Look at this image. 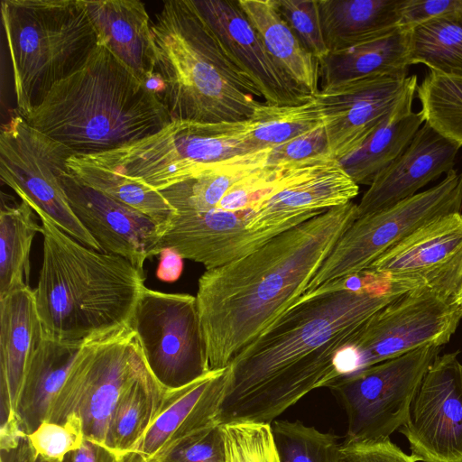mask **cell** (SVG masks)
Segmentation results:
<instances>
[{
	"label": "cell",
	"mask_w": 462,
	"mask_h": 462,
	"mask_svg": "<svg viewBox=\"0 0 462 462\" xmlns=\"http://www.w3.org/2000/svg\"><path fill=\"white\" fill-rule=\"evenodd\" d=\"M403 293L363 271L303 294L229 364L218 423L271 424L310 392L326 387L339 377L337 351Z\"/></svg>",
	"instance_id": "obj_1"
},
{
	"label": "cell",
	"mask_w": 462,
	"mask_h": 462,
	"mask_svg": "<svg viewBox=\"0 0 462 462\" xmlns=\"http://www.w3.org/2000/svg\"><path fill=\"white\" fill-rule=\"evenodd\" d=\"M357 204L335 207L257 250L206 270L196 295L210 370L231 361L305 292Z\"/></svg>",
	"instance_id": "obj_2"
},
{
	"label": "cell",
	"mask_w": 462,
	"mask_h": 462,
	"mask_svg": "<svg viewBox=\"0 0 462 462\" xmlns=\"http://www.w3.org/2000/svg\"><path fill=\"white\" fill-rule=\"evenodd\" d=\"M22 116L74 155L118 148L171 121L160 97L102 44Z\"/></svg>",
	"instance_id": "obj_3"
},
{
	"label": "cell",
	"mask_w": 462,
	"mask_h": 462,
	"mask_svg": "<svg viewBox=\"0 0 462 462\" xmlns=\"http://www.w3.org/2000/svg\"><path fill=\"white\" fill-rule=\"evenodd\" d=\"M33 210L43 238L33 290L43 337L82 345L128 326L145 287L143 273L122 256L84 245Z\"/></svg>",
	"instance_id": "obj_4"
},
{
	"label": "cell",
	"mask_w": 462,
	"mask_h": 462,
	"mask_svg": "<svg viewBox=\"0 0 462 462\" xmlns=\"http://www.w3.org/2000/svg\"><path fill=\"white\" fill-rule=\"evenodd\" d=\"M154 71L171 120L248 119L262 98L222 50L192 0L163 3L152 23Z\"/></svg>",
	"instance_id": "obj_5"
},
{
	"label": "cell",
	"mask_w": 462,
	"mask_h": 462,
	"mask_svg": "<svg viewBox=\"0 0 462 462\" xmlns=\"http://www.w3.org/2000/svg\"><path fill=\"white\" fill-rule=\"evenodd\" d=\"M1 14L23 116L84 63L98 37L83 0H4Z\"/></svg>",
	"instance_id": "obj_6"
},
{
	"label": "cell",
	"mask_w": 462,
	"mask_h": 462,
	"mask_svg": "<svg viewBox=\"0 0 462 462\" xmlns=\"http://www.w3.org/2000/svg\"><path fill=\"white\" fill-rule=\"evenodd\" d=\"M246 120L204 123L171 120L147 137L93 155H76L161 191L205 165L250 152Z\"/></svg>",
	"instance_id": "obj_7"
},
{
	"label": "cell",
	"mask_w": 462,
	"mask_h": 462,
	"mask_svg": "<svg viewBox=\"0 0 462 462\" xmlns=\"http://www.w3.org/2000/svg\"><path fill=\"white\" fill-rule=\"evenodd\" d=\"M148 371L135 334L128 326L85 342L45 420L62 423L75 413L82 421L85 439L106 448L109 423L118 402Z\"/></svg>",
	"instance_id": "obj_8"
},
{
	"label": "cell",
	"mask_w": 462,
	"mask_h": 462,
	"mask_svg": "<svg viewBox=\"0 0 462 462\" xmlns=\"http://www.w3.org/2000/svg\"><path fill=\"white\" fill-rule=\"evenodd\" d=\"M462 311L453 298L429 289L409 291L372 315L337 351L339 376L427 346H442Z\"/></svg>",
	"instance_id": "obj_9"
},
{
	"label": "cell",
	"mask_w": 462,
	"mask_h": 462,
	"mask_svg": "<svg viewBox=\"0 0 462 462\" xmlns=\"http://www.w3.org/2000/svg\"><path fill=\"white\" fill-rule=\"evenodd\" d=\"M462 210V173L455 169L435 186L382 210L357 217L339 237L304 294L365 271L430 221Z\"/></svg>",
	"instance_id": "obj_10"
},
{
	"label": "cell",
	"mask_w": 462,
	"mask_h": 462,
	"mask_svg": "<svg viewBox=\"0 0 462 462\" xmlns=\"http://www.w3.org/2000/svg\"><path fill=\"white\" fill-rule=\"evenodd\" d=\"M441 348L423 346L330 382L326 387L347 417L344 441L384 440L400 429L417 388Z\"/></svg>",
	"instance_id": "obj_11"
},
{
	"label": "cell",
	"mask_w": 462,
	"mask_h": 462,
	"mask_svg": "<svg viewBox=\"0 0 462 462\" xmlns=\"http://www.w3.org/2000/svg\"><path fill=\"white\" fill-rule=\"evenodd\" d=\"M128 327L164 388L185 386L211 371L195 296L144 287Z\"/></svg>",
	"instance_id": "obj_12"
},
{
	"label": "cell",
	"mask_w": 462,
	"mask_h": 462,
	"mask_svg": "<svg viewBox=\"0 0 462 462\" xmlns=\"http://www.w3.org/2000/svg\"><path fill=\"white\" fill-rule=\"evenodd\" d=\"M73 152L32 127L19 114L2 125L0 176L32 209L42 211L59 228L84 245L101 251L69 207L60 185Z\"/></svg>",
	"instance_id": "obj_13"
},
{
	"label": "cell",
	"mask_w": 462,
	"mask_h": 462,
	"mask_svg": "<svg viewBox=\"0 0 462 462\" xmlns=\"http://www.w3.org/2000/svg\"><path fill=\"white\" fill-rule=\"evenodd\" d=\"M457 355L436 357L399 429L416 461L462 462V365Z\"/></svg>",
	"instance_id": "obj_14"
},
{
	"label": "cell",
	"mask_w": 462,
	"mask_h": 462,
	"mask_svg": "<svg viewBox=\"0 0 462 462\" xmlns=\"http://www.w3.org/2000/svg\"><path fill=\"white\" fill-rule=\"evenodd\" d=\"M365 271L405 292L429 289L454 298L462 285V213L440 216L423 225Z\"/></svg>",
	"instance_id": "obj_15"
},
{
	"label": "cell",
	"mask_w": 462,
	"mask_h": 462,
	"mask_svg": "<svg viewBox=\"0 0 462 462\" xmlns=\"http://www.w3.org/2000/svg\"><path fill=\"white\" fill-rule=\"evenodd\" d=\"M359 186L329 156L291 166L263 201L255 224L267 239L351 202Z\"/></svg>",
	"instance_id": "obj_16"
},
{
	"label": "cell",
	"mask_w": 462,
	"mask_h": 462,
	"mask_svg": "<svg viewBox=\"0 0 462 462\" xmlns=\"http://www.w3.org/2000/svg\"><path fill=\"white\" fill-rule=\"evenodd\" d=\"M224 52L264 103L302 104L311 98L274 61L237 0H192Z\"/></svg>",
	"instance_id": "obj_17"
},
{
	"label": "cell",
	"mask_w": 462,
	"mask_h": 462,
	"mask_svg": "<svg viewBox=\"0 0 462 462\" xmlns=\"http://www.w3.org/2000/svg\"><path fill=\"white\" fill-rule=\"evenodd\" d=\"M408 80L409 76L370 77L312 96L323 116L330 157L339 162L359 149L398 103Z\"/></svg>",
	"instance_id": "obj_18"
},
{
	"label": "cell",
	"mask_w": 462,
	"mask_h": 462,
	"mask_svg": "<svg viewBox=\"0 0 462 462\" xmlns=\"http://www.w3.org/2000/svg\"><path fill=\"white\" fill-rule=\"evenodd\" d=\"M75 216L104 253L124 257L142 273L155 256L162 236L159 226L144 214L87 185L69 168L60 178Z\"/></svg>",
	"instance_id": "obj_19"
},
{
	"label": "cell",
	"mask_w": 462,
	"mask_h": 462,
	"mask_svg": "<svg viewBox=\"0 0 462 462\" xmlns=\"http://www.w3.org/2000/svg\"><path fill=\"white\" fill-rule=\"evenodd\" d=\"M228 374V366L211 370L185 386L167 389L151 426L129 454L160 462L187 439L218 423Z\"/></svg>",
	"instance_id": "obj_20"
},
{
	"label": "cell",
	"mask_w": 462,
	"mask_h": 462,
	"mask_svg": "<svg viewBox=\"0 0 462 462\" xmlns=\"http://www.w3.org/2000/svg\"><path fill=\"white\" fill-rule=\"evenodd\" d=\"M459 146L424 123L406 149L374 180L357 204V217L391 207L454 169Z\"/></svg>",
	"instance_id": "obj_21"
},
{
	"label": "cell",
	"mask_w": 462,
	"mask_h": 462,
	"mask_svg": "<svg viewBox=\"0 0 462 462\" xmlns=\"http://www.w3.org/2000/svg\"><path fill=\"white\" fill-rule=\"evenodd\" d=\"M42 338V327L31 287L0 299L1 424L18 421L16 406L20 389Z\"/></svg>",
	"instance_id": "obj_22"
},
{
	"label": "cell",
	"mask_w": 462,
	"mask_h": 462,
	"mask_svg": "<svg viewBox=\"0 0 462 462\" xmlns=\"http://www.w3.org/2000/svg\"><path fill=\"white\" fill-rule=\"evenodd\" d=\"M98 44L112 51L143 82L154 72L152 23L138 0H83Z\"/></svg>",
	"instance_id": "obj_23"
},
{
	"label": "cell",
	"mask_w": 462,
	"mask_h": 462,
	"mask_svg": "<svg viewBox=\"0 0 462 462\" xmlns=\"http://www.w3.org/2000/svg\"><path fill=\"white\" fill-rule=\"evenodd\" d=\"M417 86V76H409L403 94L389 115L359 149L339 161L358 186H370L375 177L406 149L425 123L422 111L412 110Z\"/></svg>",
	"instance_id": "obj_24"
},
{
	"label": "cell",
	"mask_w": 462,
	"mask_h": 462,
	"mask_svg": "<svg viewBox=\"0 0 462 462\" xmlns=\"http://www.w3.org/2000/svg\"><path fill=\"white\" fill-rule=\"evenodd\" d=\"M320 88L351 80L388 76L408 77L409 26L365 43L337 51H329L319 60Z\"/></svg>",
	"instance_id": "obj_25"
},
{
	"label": "cell",
	"mask_w": 462,
	"mask_h": 462,
	"mask_svg": "<svg viewBox=\"0 0 462 462\" xmlns=\"http://www.w3.org/2000/svg\"><path fill=\"white\" fill-rule=\"evenodd\" d=\"M403 1L319 0L328 52L365 43L399 27Z\"/></svg>",
	"instance_id": "obj_26"
},
{
	"label": "cell",
	"mask_w": 462,
	"mask_h": 462,
	"mask_svg": "<svg viewBox=\"0 0 462 462\" xmlns=\"http://www.w3.org/2000/svg\"><path fill=\"white\" fill-rule=\"evenodd\" d=\"M82 345L42 339L25 372L16 418L25 435L46 420L51 402L62 386Z\"/></svg>",
	"instance_id": "obj_27"
},
{
	"label": "cell",
	"mask_w": 462,
	"mask_h": 462,
	"mask_svg": "<svg viewBox=\"0 0 462 462\" xmlns=\"http://www.w3.org/2000/svg\"><path fill=\"white\" fill-rule=\"evenodd\" d=\"M267 51L288 76L310 96L319 91V60L300 42L281 16L274 0H237Z\"/></svg>",
	"instance_id": "obj_28"
},
{
	"label": "cell",
	"mask_w": 462,
	"mask_h": 462,
	"mask_svg": "<svg viewBox=\"0 0 462 462\" xmlns=\"http://www.w3.org/2000/svg\"><path fill=\"white\" fill-rule=\"evenodd\" d=\"M269 150L248 152L207 164L191 177L160 192L175 212L207 211L236 181L265 166Z\"/></svg>",
	"instance_id": "obj_29"
},
{
	"label": "cell",
	"mask_w": 462,
	"mask_h": 462,
	"mask_svg": "<svg viewBox=\"0 0 462 462\" xmlns=\"http://www.w3.org/2000/svg\"><path fill=\"white\" fill-rule=\"evenodd\" d=\"M42 232L27 201L3 204L0 212V299L29 288L30 253L33 237Z\"/></svg>",
	"instance_id": "obj_30"
},
{
	"label": "cell",
	"mask_w": 462,
	"mask_h": 462,
	"mask_svg": "<svg viewBox=\"0 0 462 462\" xmlns=\"http://www.w3.org/2000/svg\"><path fill=\"white\" fill-rule=\"evenodd\" d=\"M166 388L149 370L122 396L112 415L106 448L117 458L131 453L154 420Z\"/></svg>",
	"instance_id": "obj_31"
},
{
	"label": "cell",
	"mask_w": 462,
	"mask_h": 462,
	"mask_svg": "<svg viewBox=\"0 0 462 462\" xmlns=\"http://www.w3.org/2000/svg\"><path fill=\"white\" fill-rule=\"evenodd\" d=\"M410 64L462 77V20L444 14L409 26Z\"/></svg>",
	"instance_id": "obj_32"
},
{
	"label": "cell",
	"mask_w": 462,
	"mask_h": 462,
	"mask_svg": "<svg viewBox=\"0 0 462 462\" xmlns=\"http://www.w3.org/2000/svg\"><path fill=\"white\" fill-rule=\"evenodd\" d=\"M323 124L313 97L294 106L260 103L246 119L245 143L250 152L271 149Z\"/></svg>",
	"instance_id": "obj_33"
},
{
	"label": "cell",
	"mask_w": 462,
	"mask_h": 462,
	"mask_svg": "<svg viewBox=\"0 0 462 462\" xmlns=\"http://www.w3.org/2000/svg\"><path fill=\"white\" fill-rule=\"evenodd\" d=\"M67 165L69 171L87 185L150 217L159 226L162 233L175 214L160 191L139 181L85 162L76 155L68 160Z\"/></svg>",
	"instance_id": "obj_34"
},
{
	"label": "cell",
	"mask_w": 462,
	"mask_h": 462,
	"mask_svg": "<svg viewBox=\"0 0 462 462\" xmlns=\"http://www.w3.org/2000/svg\"><path fill=\"white\" fill-rule=\"evenodd\" d=\"M416 94L425 123L462 147V77L429 70Z\"/></svg>",
	"instance_id": "obj_35"
},
{
	"label": "cell",
	"mask_w": 462,
	"mask_h": 462,
	"mask_svg": "<svg viewBox=\"0 0 462 462\" xmlns=\"http://www.w3.org/2000/svg\"><path fill=\"white\" fill-rule=\"evenodd\" d=\"M280 462H337L338 437L306 426L300 420L271 423Z\"/></svg>",
	"instance_id": "obj_36"
},
{
	"label": "cell",
	"mask_w": 462,
	"mask_h": 462,
	"mask_svg": "<svg viewBox=\"0 0 462 462\" xmlns=\"http://www.w3.org/2000/svg\"><path fill=\"white\" fill-rule=\"evenodd\" d=\"M226 462H280L271 424H223Z\"/></svg>",
	"instance_id": "obj_37"
},
{
	"label": "cell",
	"mask_w": 462,
	"mask_h": 462,
	"mask_svg": "<svg viewBox=\"0 0 462 462\" xmlns=\"http://www.w3.org/2000/svg\"><path fill=\"white\" fill-rule=\"evenodd\" d=\"M26 436L35 453L48 462H64L66 456L79 449L85 439L82 421L75 413L62 423L45 420Z\"/></svg>",
	"instance_id": "obj_38"
},
{
	"label": "cell",
	"mask_w": 462,
	"mask_h": 462,
	"mask_svg": "<svg viewBox=\"0 0 462 462\" xmlns=\"http://www.w3.org/2000/svg\"><path fill=\"white\" fill-rule=\"evenodd\" d=\"M276 7L301 45L318 60L328 53L319 0H274Z\"/></svg>",
	"instance_id": "obj_39"
},
{
	"label": "cell",
	"mask_w": 462,
	"mask_h": 462,
	"mask_svg": "<svg viewBox=\"0 0 462 462\" xmlns=\"http://www.w3.org/2000/svg\"><path fill=\"white\" fill-rule=\"evenodd\" d=\"M328 142L324 124L269 150L267 165L289 166L328 157Z\"/></svg>",
	"instance_id": "obj_40"
},
{
	"label": "cell",
	"mask_w": 462,
	"mask_h": 462,
	"mask_svg": "<svg viewBox=\"0 0 462 462\" xmlns=\"http://www.w3.org/2000/svg\"><path fill=\"white\" fill-rule=\"evenodd\" d=\"M160 462H226L223 425L212 424L187 439Z\"/></svg>",
	"instance_id": "obj_41"
},
{
	"label": "cell",
	"mask_w": 462,
	"mask_h": 462,
	"mask_svg": "<svg viewBox=\"0 0 462 462\" xmlns=\"http://www.w3.org/2000/svg\"><path fill=\"white\" fill-rule=\"evenodd\" d=\"M337 462H416L390 439L370 442L341 443Z\"/></svg>",
	"instance_id": "obj_42"
},
{
	"label": "cell",
	"mask_w": 462,
	"mask_h": 462,
	"mask_svg": "<svg viewBox=\"0 0 462 462\" xmlns=\"http://www.w3.org/2000/svg\"><path fill=\"white\" fill-rule=\"evenodd\" d=\"M444 14L456 15L462 20V0H404L400 26H411Z\"/></svg>",
	"instance_id": "obj_43"
},
{
	"label": "cell",
	"mask_w": 462,
	"mask_h": 462,
	"mask_svg": "<svg viewBox=\"0 0 462 462\" xmlns=\"http://www.w3.org/2000/svg\"><path fill=\"white\" fill-rule=\"evenodd\" d=\"M0 462H48L38 456L31 446L27 436L21 437L15 442L0 447ZM64 462H71V452Z\"/></svg>",
	"instance_id": "obj_44"
},
{
	"label": "cell",
	"mask_w": 462,
	"mask_h": 462,
	"mask_svg": "<svg viewBox=\"0 0 462 462\" xmlns=\"http://www.w3.org/2000/svg\"><path fill=\"white\" fill-rule=\"evenodd\" d=\"M116 458L106 448L88 439L79 449L71 452V462H115Z\"/></svg>",
	"instance_id": "obj_45"
},
{
	"label": "cell",
	"mask_w": 462,
	"mask_h": 462,
	"mask_svg": "<svg viewBox=\"0 0 462 462\" xmlns=\"http://www.w3.org/2000/svg\"><path fill=\"white\" fill-rule=\"evenodd\" d=\"M160 262L156 271L158 279L163 282H175L183 270V258L171 249H164L160 254Z\"/></svg>",
	"instance_id": "obj_46"
},
{
	"label": "cell",
	"mask_w": 462,
	"mask_h": 462,
	"mask_svg": "<svg viewBox=\"0 0 462 462\" xmlns=\"http://www.w3.org/2000/svg\"><path fill=\"white\" fill-rule=\"evenodd\" d=\"M123 459L125 462H149L144 459L140 458L134 454H127L125 457H123Z\"/></svg>",
	"instance_id": "obj_47"
},
{
	"label": "cell",
	"mask_w": 462,
	"mask_h": 462,
	"mask_svg": "<svg viewBox=\"0 0 462 462\" xmlns=\"http://www.w3.org/2000/svg\"><path fill=\"white\" fill-rule=\"evenodd\" d=\"M453 300L462 311V285L454 296Z\"/></svg>",
	"instance_id": "obj_48"
},
{
	"label": "cell",
	"mask_w": 462,
	"mask_h": 462,
	"mask_svg": "<svg viewBox=\"0 0 462 462\" xmlns=\"http://www.w3.org/2000/svg\"><path fill=\"white\" fill-rule=\"evenodd\" d=\"M115 462H125L123 457L122 458H116V460Z\"/></svg>",
	"instance_id": "obj_49"
}]
</instances>
